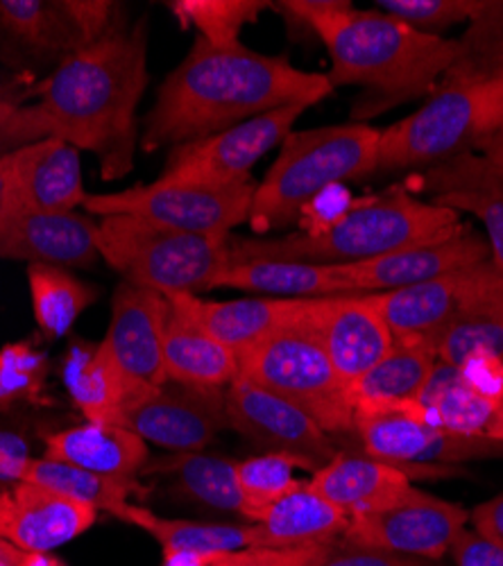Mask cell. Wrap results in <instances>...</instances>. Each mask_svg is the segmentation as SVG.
<instances>
[{
  "mask_svg": "<svg viewBox=\"0 0 503 566\" xmlns=\"http://www.w3.org/2000/svg\"><path fill=\"white\" fill-rule=\"evenodd\" d=\"M334 93L327 75L295 69L284 57H270L234 45L196 39L157 91L139 146L144 153L177 148L232 129L282 107H313Z\"/></svg>",
  "mask_w": 503,
  "mask_h": 566,
  "instance_id": "obj_1",
  "label": "cell"
},
{
  "mask_svg": "<svg viewBox=\"0 0 503 566\" xmlns=\"http://www.w3.org/2000/svg\"><path fill=\"white\" fill-rule=\"evenodd\" d=\"M148 23L118 28L66 57L36 82L30 105L43 138H62L101 164L105 181L134 168L139 146V105L148 86Z\"/></svg>",
  "mask_w": 503,
  "mask_h": 566,
  "instance_id": "obj_2",
  "label": "cell"
},
{
  "mask_svg": "<svg viewBox=\"0 0 503 566\" xmlns=\"http://www.w3.org/2000/svg\"><path fill=\"white\" fill-rule=\"evenodd\" d=\"M272 10L325 43L332 86H356L352 123L427 101L459 60V41L431 36L381 10H356L349 0H284Z\"/></svg>",
  "mask_w": 503,
  "mask_h": 566,
  "instance_id": "obj_3",
  "label": "cell"
},
{
  "mask_svg": "<svg viewBox=\"0 0 503 566\" xmlns=\"http://www.w3.org/2000/svg\"><path fill=\"white\" fill-rule=\"evenodd\" d=\"M463 229L461 216L425 202L406 186L363 198L323 231H291L277 239L230 235V263L300 261L317 265H356L395 252L451 239Z\"/></svg>",
  "mask_w": 503,
  "mask_h": 566,
  "instance_id": "obj_4",
  "label": "cell"
},
{
  "mask_svg": "<svg viewBox=\"0 0 503 566\" xmlns=\"http://www.w3.org/2000/svg\"><path fill=\"white\" fill-rule=\"evenodd\" d=\"M379 134L368 123L291 132L280 157L256 184L248 216L252 231L261 235L286 229L317 193L375 175Z\"/></svg>",
  "mask_w": 503,
  "mask_h": 566,
  "instance_id": "obj_5",
  "label": "cell"
},
{
  "mask_svg": "<svg viewBox=\"0 0 503 566\" xmlns=\"http://www.w3.org/2000/svg\"><path fill=\"white\" fill-rule=\"evenodd\" d=\"M96 243L123 281L164 297L209 293L230 265V235L185 233L132 216L96 220Z\"/></svg>",
  "mask_w": 503,
  "mask_h": 566,
  "instance_id": "obj_6",
  "label": "cell"
},
{
  "mask_svg": "<svg viewBox=\"0 0 503 566\" xmlns=\"http://www.w3.org/2000/svg\"><path fill=\"white\" fill-rule=\"evenodd\" d=\"M503 116V82H440L425 105L379 134L375 175L429 170L481 148Z\"/></svg>",
  "mask_w": 503,
  "mask_h": 566,
  "instance_id": "obj_7",
  "label": "cell"
},
{
  "mask_svg": "<svg viewBox=\"0 0 503 566\" xmlns=\"http://www.w3.org/2000/svg\"><path fill=\"white\" fill-rule=\"evenodd\" d=\"M308 306L280 332L239 356V376L308 412L329 436L354 431L347 386L336 374Z\"/></svg>",
  "mask_w": 503,
  "mask_h": 566,
  "instance_id": "obj_8",
  "label": "cell"
},
{
  "mask_svg": "<svg viewBox=\"0 0 503 566\" xmlns=\"http://www.w3.org/2000/svg\"><path fill=\"white\" fill-rule=\"evenodd\" d=\"M354 433L360 440L363 453L404 469L410 479L453 476V464L503 458V442L431 427L416 401L354 410Z\"/></svg>",
  "mask_w": 503,
  "mask_h": 566,
  "instance_id": "obj_9",
  "label": "cell"
},
{
  "mask_svg": "<svg viewBox=\"0 0 503 566\" xmlns=\"http://www.w3.org/2000/svg\"><path fill=\"white\" fill-rule=\"evenodd\" d=\"M256 181L237 186H164L136 184L125 191L88 193L84 209L88 216H132L166 229L200 233V235H232L234 227L248 222Z\"/></svg>",
  "mask_w": 503,
  "mask_h": 566,
  "instance_id": "obj_10",
  "label": "cell"
},
{
  "mask_svg": "<svg viewBox=\"0 0 503 566\" xmlns=\"http://www.w3.org/2000/svg\"><path fill=\"white\" fill-rule=\"evenodd\" d=\"M306 107H282L245 120L232 129L177 146L155 179L164 186H237L250 181V170L291 134Z\"/></svg>",
  "mask_w": 503,
  "mask_h": 566,
  "instance_id": "obj_11",
  "label": "cell"
},
{
  "mask_svg": "<svg viewBox=\"0 0 503 566\" xmlns=\"http://www.w3.org/2000/svg\"><path fill=\"white\" fill-rule=\"evenodd\" d=\"M118 3L107 0H0V34L34 60L62 64L112 34Z\"/></svg>",
  "mask_w": 503,
  "mask_h": 566,
  "instance_id": "obj_12",
  "label": "cell"
},
{
  "mask_svg": "<svg viewBox=\"0 0 503 566\" xmlns=\"http://www.w3.org/2000/svg\"><path fill=\"white\" fill-rule=\"evenodd\" d=\"M116 427L168 453L205 451L220 431L230 429L224 390H200L166 381L125 401Z\"/></svg>",
  "mask_w": 503,
  "mask_h": 566,
  "instance_id": "obj_13",
  "label": "cell"
},
{
  "mask_svg": "<svg viewBox=\"0 0 503 566\" xmlns=\"http://www.w3.org/2000/svg\"><path fill=\"white\" fill-rule=\"evenodd\" d=\"M470 524V512L451 501L410 488L395 505L349 518L343 539L408 557L438 562Z\"/></svg>",
  "mask_w": 503,
  "mask_h": 566,
  "instance_id": "obj_14",
  "label": "cell"
},
{
  "mask_svg": "<svg viewBox=\"0 0 503 566\" xmlns=\"http://www.w3.org/2000/svg\"><path fill=\"white\" fill-rule=\"evenodd\" d=\"M224 408L230 429L263 453L297 455L315 471L338 453L332 436L308 412L241 376L224 388Z\"/></svg>",
  "mask_w": 503,
  "mask_h": 566,
  "instance_id": "obj_15",
  "label": "cell"
},
{
  "mask_svg": "<svg viewBox=\"0 0 503 566\" xmlns=\"http://www.w3.org/2000/svg\"><path fill=\"white\" fill-rule=\"evenodd\" d=\"M499 276L503 272L488 259L418 286L370 293V297L386 319L395 343L420 345L436 354V343L451 317Z\"/></svg>",
  "mask_w": 503,
  "mask_h": 566,
  "instance_id": "obj_16",
  "label": "cell"
},
{
  "mask_svg": "<svg viewBox=\"0 0 503 566\" xmlns=\"http://www.w3.org/2000/svg\"><path fill=\"white\" fill-rule=\"evenodd\" d=\"M168 297L120 281L112 295V319L101 343L107 358L136 392L168 381L164 365V328Z\"/></svg>",
  "mask_w": 503,
  "mask_h": 566,
  "instance_id": "obj_17",
  "label": "cell"
},
{
  "mask_svg": "<svg viewBox=\"0 0 503 566\" xmlns=\"http://www.w3.org/2000/svg\"><path fill=\"white\" fill-rule=\"evenodd\" d=\"M98 514L96 507L36 483L0 485V537L25 553H53L84 535Z\"/></svg>",
  "mask_w": 503,
  "mask_h": 566,
  "instance_id": "obj_18",
  "label": "cell"
},
{
  "mask_svg": "<svg viewBox=\"0 0 503 566\" xmlns=\"http://www.w3.org/2000/svg\"><path fill=\"white\" fill-rule=\"evenodd\" d=\"M311 322L345 386L373 369L395 345L370 293L315 300Z\"/></svg>",
  "mask_w": 503,
  "mask_h": 566,
  "instance_id": "obj_19",
  "label": "cell"
},
{
  "mask_svg": "<svg viewBox=\"0 0 503 566\" xmlns=\"http://www.w3.org/2000/svg\"><path fill=\"white\" fill-rule=\"evenodd\" d=\"M0 261L28 265L96 268L103 259L96 243V220L84 213H19L0 229Z\"/></svg>",
  "mask_w": 503,
  "mask_h": 566,
  "instance_id": "obj_20",
  "label": "cell"
},
{
  "mask_svg": "<svg viewBox=\"0 0 503 566\" xmlns=\"http://www.w3.org/2000/svg\"><path fill=\"white\" fill-rule=\"evenodd\" d=\"M12 157L17 216L19 213H73L86 202L82 153L62 138H41Z\"/></svg>",
  "mask_w": 503,
  "mask_h": 566,
  "instance_id": "obj_21",
  "label": "cell"
},
{
  "mask_svg": "<svg viewBox=\"0 0 503 566\" xmlns=\"http://www.w3.org/2000/svg\"><path fill=\"white\" fill-rule=\"evenodd\" d=\"M492 259L490 243L472 227L453 233L440 243L395 252L375 261L340 265L360 293H388L438 279Z\"/></svg>",
  "mask_w": 503,
  "mask_h": 566,
  "instance_id": "obj_22",
  "label": "cell"
},
{
  "mask_svg": "<svg viewBox=\"0 0 503 566\" xmlns=\"http://www.w3.org/2000/svg\"><path fill=\"white\" fill-rule=\"evenodd\" d=\"M436 207L468 211L481 220L494 265L503 272V177L481 155H461L420 172Z\"/></svg>",
  "mask_w": 503,
  "mask_h": 566,
  "instance_id": "obj_23",
  "label": "cell"
},
{
  "mask_svg": "<svg viewBox=\"0 0 503 566\" xmlns=\"http://www.w3.org/2000/svg\"><path fill=\"white\" fill-rule=\"evenodd\" d=\"M168 300L198 322L211 338L239 356L293 322L311 302L259 295L213 302L187 293L168 295Z\"/></svg>",
  "mask_w": 503,
  "mask_h": 566,
  "instance_id": "obj_24",
  "label": "cell"
},
{
  "mask_svg": "<svg viewBox=\"0 0 503 566\" xmlns=\"http://www.w3.org/2000/svg\"><path fill=\"white\" fill-rule=\"evenodd\" d=\"M308 483L349 518L381 512L401 501L413 488L404 469L375 460L368 453L338 451Z\"/></svg>",
  "mask_w": 503,
  "mask_h": 566,
  "instance_id": "obj_25",
  "label": "cell"
},
{
  "mask_svg": "<svg viewBox=\"0 0 503 566\" xmlns=\"http://www.w3.org/2000/svg\"><path fill=\"white\" fill-rule=\"evenodd\" d=\"M43 442L45 458L127 483H139L150 460L148 442L116 423L84 421L80 427L43 436Z\"/></svg>",
  "mask_w": 503,
  "mask_h": 566,
  "instance_id": "obj_26",
  "label": "cell"
},
{
  "mask_svg": "<svg viewBox=\"0 0 503 566\" xmlns=\"http://www.w3.org/2000/svg\"><path fill=\"white\" fill-rule=\"evenodd\" d=\"M232 289L259 297L280 300H323L360 293L340 265H317L300 261H243L230 263L213 289Z\"/></svg>",
  "mask_w": 503,
  "mask_h": 566,
  "instance_id": "obj_27",
  "label": "cell"
},
{
  "mask_svg": "<svg viewBox=\"0 0 503 566\" xmlns=\"http://www.w3.org/2000/svg\"><path fill=\"white\" fill-rule=\"evenodd\" d=\"M164 365L168 381L200 390H224L239 376V354L211 338L172 302L164 328Z\"/></svg>",
  "mask_w": 503,
  "mask_h": 566,
  "instance_id": "obj_28",
  "label": "cell"
},
{
  "mask_svg": "<svg viewBox=\"0 0 503 566\" xmlns=\"http://www.w3.org/2000/svg\"><path fill=\"white\" fill-rule=\"evenodd\" d=\"M349 526V516L308 481L274 503L254 524L252 548H297L338 539Z\"/></svg>",
  "mask_w": 503,
  "mask_h": 566,
  "instance_id": "obj_29",
  "label": "cell"
},
{
  "mask_svg": "<svg viewBox=\"0 0 503 566\" xmlns=\"http://www.w3.org/2000/svg\"><path fill=\"white\" fill-rule=\"evenodd\" d=\"M60 374L71 403L86 421L116 423L123 403L142 395L127 386L101 343L73 338L62 358Z\"/></svg>",
  "mask_w": 503,
  "mask_h": 566,
  "instance_id": "obj_30",
  "label": "cell"
},
{
  "mask_svg": "<svg viewBox=\"0 0 503 566\" xmlns=\"http://www.w3.org/2000/svg\"><path fill=\"white\" fill-rule=\"evenodd\" d=\"M166 479L172 490L209 510L243 516V499L237 476V462L205 451L166 453L148 460L142 479Z\"/></svg>",
  "mask_w": 503,
  "mask_h": 566,
  "instance_id": "obj_31",
  "label": "cell"
},
{
  "mask_svg": "<svg viewBox=\"0 0 503 566\" xmlns=\"http://www.w3.org/2000/svg\"><path fill=\"white\" fill-rule=\"evenodd\" d=\"M416 406L431 427L459 436L488 438L490 423L501 403L483 397L465 379L461 367L436 360Z\"/></svg>",
  "mask_w": 503,
  "mask_h": 566,
  "instance_id": "obj_32",
  "label": "cell"
},
{
  "mask_svg": "<svg viewBox=\"0 0 503 566\" xmlns=\"http://www.w3.org/2000/svg\"><path fill=\"white\" fill-rule=\"evenodd\" d=\"M436 356L453 367L479 356L503 360V276L451 317L436 343Z\"/></svg>",
  "mask_w": 503,
  "mask_h": 566,
  "instance_id": "obj_33",
  "label": "cell"
},
{
  "mask_svg": "<svg viewBox=\"0 0 503 566\" xmlns=\"http://www.w3.org/2000/svg\"><path fill=\"white\" fill-rule=\"evenodd\" d=\"M436 360L438 356L427 347L395 343L373 369L347 386L352 408H388L416 401Z\"/></svg>",
  "mask_w": 503,
  "mask_h": 566,
  "instance_id": "obj_34",
  "label": "cell"
},
{
  "mask_svg": "<svg viewBox=\"0 0 503 566\" xmlns=\"http://www.w3.org/2000/svg\"><path fill=\"white\" fill-rule=\"evenodd\" d=\"M120 522L142 528L155 537L164 553L191 551L205 555H224L252 548L254 524H211V522H189V518H166L142 505H127L120 512Z\"/></svg>",
  "mask_w": 503,
  "mask_h": 566,
  "instance_id": "obj_35",
  "label": "cell"
},
{
  "mask_svg": "<svg viewBox=\"0 0 503 566\" xmlns=\"http://www.w3.org/2000/svg\"><path fill=\"white\" fill-rule=\"evenodd\" d=\"M32 313L45 340H60L73 332L80 315L96 304L101 291L57 265H28Z\"/></svg>",
  "mask_w": 503,
  "mask_h": 566,
  "instance_id": "obj_36",
  "label": "cell"
},
{
  "mask_svg": "<svg viewBox=\"0 0 503 566\" xmlns=\"http://www.w3.org/2000/svg\"><path fill=\"white\" fill-rule=\"evenodd\" d=\"M23 481L55 490L69 499L96 507L98 512H107L116 518L129 505V496L146 494V488H142V483H127L103 474H94V471H86L82 467L45 455L32 458Z\"/></svg>",
  "mask_w": 503,
  "mask_h": 566,
  "instance_id": "obj_37",
  "label": "cell"
},
{
  "mask_svg": "<svg viewBox=\"0 0 503 566\" xmlns=\"http://www.w3.org/2000/svg\"><path fill=\"white\" fill-rule=\"evenodd\" d=\"M442 82H503V0H483Z\"/></svg>",
  "mask_w": 503,
  "mask_h": 566,
  "instance_id": "obj_38",
  "label": "cell"
},
{
  "mask_svg": "<svg viewBox=\"0 0 503 566\" xmlns=\"http://www.w3.org/2000/svg\"><path fill=\"white\" fill-rule=\"evenodd\" d=\"M297 469L315 474V469L306 460L280 451H268L239 460L237 476L243 499V516L250 518L252 524H259L274 503L282 501L300 485V479H295Z\"/></svg>",
  "mask_w": 503,
  "mask_h": 566,
  "instance_id": "obj_39",
  "label": "cell"
},
{
  "mask_svg": "<svg viewBox=\"0 0 503 566\" xmlns=\"http://www.w3.org/2000/svg\"><path fill=\"white\" fill-rule=\"evenodd\" d=\"M51 358L36 340H19L0 349V417L23 406H51Z\"/></svg>",
  "mask_w": 503,
  "mask_h": 566,
  "instance_id": "obj_40",
  "label": "cell"
},
{
  "mask_svg": "<svg viewBox=\"0 0 503 566\" xmlns=\"http://www.w3.org/2000/svg\"><path fill=\"white\" fill-rule=\"evenodd\" d=\"M168 12L181 28H196L198 36L211 45H234L245 25L256 23L270 0H170Z\"/></svg>",
  "mask_w": 503,
  "mask_h": 566,
  "instance_id": "obj_41",
  "label": "cell"
},
{
  "mask_svg": "<svg viewBox=\"0 0 503 566\" xmlns=\"http://www.w3.org/2000/svg\"><path fill=\"white\" fill-rule=\"evenodd\" d=\"M481 6L483 0H379L375 8L418 32L440 36L453 25L472 23Z\"/></svg>",
  "mask_w": 503,
  "mask_h": 566,
  "instance_id": "obj_42",
  "label": "cell"
},
{
  "mask_svg": "<svg viewBox=\"0 0 503 566\" xmlns=\"http://www.w3.org/2000/svg\"><path fill=\"white\" fill-rule=\"evenodd\" d=\"M289 559L291 566H440L431 559L358 546L343 537L325 544L289 548Z\"/></svg>",
  "mask_w": 503,
  "mask_h": 566,
  "instance_id": "obj_43",
  "label": "cell"
},
{
  "mask_svg": "<svg viewBox=\"0 0 503 566\" xmlns=\"http://www.w3.org/2000/svg\"><path fill=\"white\" fill-rule=\"evenodd\" d=\"M32 458L25 419L14 412L0 417V485L23 481Z\"/></svg>",
  "mask_w": 503,
  "mask_h": 566,
  "instance_id": "obj_44",
  "label": "cell"
},
{
  "mask_svg": "<svg viewBox=\"0 0 503 566\" xmlns=\"http://www.w3.org/2000/svg\"><path fill=\"white\" fill-rule=\"evenodd\" d=\"M455 566H503V548L465 528L449 548Z\"/></svg>",
  "mask_w": 503,
  "mask_h": 566,
  "instance_id": "obj_45",
  "label": "cell"
},
{
  "mask_svg": "<svg viewBox=\"0 0 503 566\" xmlns=\"http://www.w3.org/2000/svg\"><path fill=\"white\" fill-rule=\"evenodd\" d=\"M465 379L488 399L503 403V360L492 356H479L461 365Z\"/></svg>",
  "mask_w": 503,
  "mask_h": 566,
  "instance_id": "obj_46",
  "label": "cell"
},
{
  "mask_svg": "<svg viewBox=\"0 0 503 566\" xmlns=\"http://www.w3.org/2000/svg\"><path fill=\"white\" fill-rule=\"evenodd\" d=\"M472 531L503 548V494L476 505L470 512Z\"/></svg>",
  "mask_w": 503,
  "mask_h": 566,
  "instance_id": "obj_47",
  "label": "cell"
},
{
  "mask_svg": "<svg viewBox=\"0 0 503 566\" xmlns=\"http://www.w3.org/2000/svg\"><path fill=\"white\" fill-rule=\"evenodd\" d=\"M224 566H291L286 548H245L220 557Z\"/></svg>",
  "mask_w": 503,
  "mask_h": 566,
  "instance_id": "obj_48",
  "label": "cell"
},
{
  "mask_svg": "<svg viewBox=\"0 0 503 566\" xmlns=\"http://www.w3.org/2000/svg\"><path fill=\"white\" fill-rule=\"evenodd\" d=\"M17 216V193H14V172L12 157H0V229H3Z\"/></svg>",
  "mask_w": 503,
  "mask_h": 566,
  "instance_id": "obj_49",
  "label": "cell"
},
{
  "mask_svg": "<svg viewBox=\"0 0 503 566\" xmlns=\"http://www.w3.org/2000/svg\"><path fill=\"white\" fill-rule=\"evenodd\" d=\"M479 153H483L481 157L488 159L499 170V175L503 177V116L499 118L494 129L485 136Z\"/></svg>",
  "mask_w": 503,
  "mask_h": 566,
  "instance_id": "obj_50",
  "label": "cell"
},
{
  "mask_svg": "<svg viewBox=\"0 0 503 566\" xmlns=\"http://www.w3.org/2000/svg\"><path fill=\"white\" fill-rule=\"evenodd\" d=\"M222 555H205V553H191V551H177V553H164L161 566H213Z\"/></svg>",
  "mask_w": 503,
  "mask_h": 566,
  "instance_id": "obj_51",
  "label": "cell"
},
{
  "mask_svg": "<svg viewBox=\"0 0 503 566\" xmlns=\"http://www.w3.org/2000/svg\"><path fill=\"white\" fill-rule=\"evenodd\" d=\"M19 566H66L60 557L53 553H21Z\"/></svg>",
  "mask_w": 503,
  "mask_h": 566,
  "instance_id": "obj_52",
  "label": "cell"
},
{
  "mask_svg": "<svg viewBox=\"0 0 503 566\" xmlns=\"http://www.w3.org/2000/svg\"><path fill=\"white\" fill-rule=\"evenodd\" d=\"M21 553L23 551H19L17 546H12L10 542L0 537V566H19Z\"/></svg>",
  "mask_w": 503,
  "mask_h": 566,
  "instance_id": "obj_53",
  "label": "cell"
},
{
  "mask_svg": "<svg viewBox=\"0 0 503 566\" xmlns=\"http://www.w3.org/2000/svg\"><path fill=\"white\" fill-rule=\"evenodd\" d=\"M23 101L25 98H21V96H3V98H0V127L6 125V120L21 107Z\"/></svg>",
  "mask_w": 503,
  "mask_h": 566,
  "instance_id": "obj_54",
  "label": "cell"
},
{
  "mask_svg": "<svg viewBox=\"0 0 503 566\" xmlns=\"http://www.w3.org/2000/svg\"><path fill=\"white\" fill-rule=\"evenodd\" d=\"M224 555H227V553H224ZM213 566H224V564H222V562H220V559H218V562H216V564H213Z\"/></svg>",
  "mask_w": 503,
  "mask_h": 566,
  "instance_id": "obj_55",
  "label": "cell"
}]
</instances>
